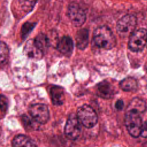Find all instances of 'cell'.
I'll use <instances>...</instances> for the list:
<instances>
[{"label": "cell", "instance_id": "1", "mask_svg": "<svg viewBox=\"0 0 147 147\" xmlns=\"http://www.w3.org/2000/svg\"><path fill=\"white\" fill-rule=\"evenodd\" d=\"M93 39L98 47L105 49H112L116 45L115 36L111 29L105 25L99 26L95 29Z\"/></svg>", "mask_w": 147, "mask_h": 147}, {"label": "cell", "instance_id": "2", "mask_svg": "<svg viewBox=\"0 0 147 147\" xmlns=\"http://www.w3.org/2000/svg\"><path fill=\"white\" fill-rule=\"evenodd\" d=\"M125 123L129 133L133 137L141 135L142 122L140 113L134 110H126Z\"/></svg>", "mask_w": 147, "mask_h": 147}, {"label": "cell", "instance_id": "3", "mask_svg": "<svg viewBox=\"0 0 147 147\" xmlns=\"http://www.w3.org/2000/svg\"><path fill=\"white\" fill-rule=\"evenodd\" d=\"M137 18L133 14H126L121 18L117 24V32L122 37H130L135 30Z\"/></svg>", "mask_w": 147, "mask_h": 147}, {"label": "cell", "instance_id": "4", "mask_svg": "<svg viewBox=\"0 0 147 147\" xmlns=\"http://www.w3.org/2000/svg\"><path fill=\"white\" fill-rule=\"evenodd\" d=\"M77 116L83 125L87 128L92 127L98 121L96 112L87 105H83L78 108Z\"/></svg>", "mask_w": 147, "mask_h": 147}, {"label": "cell", "instance_id": "5", "mask_svg": "<svg viewBox=\"0 0 147 147\" xmlns=\"http://www.w3.org/2000/svg\"><path fill=\"white\" fill-rule=\"evenodd\" d=\"M147 44V30L141 28L134 30L130 36L128 46L134 52L142 51Z\"/></svg>", "mask_w": 147, "mask_h": 147}, {"label": "cell", "instance_id": "6", "mask_svg": "<svg viewBox=\"0 0 147 147\" xmlns=\"http://www.w3.org/2000/svg\"><path fill=\"white\" fill-rule=\"evenodd\" d=\"M67 14L69 20L75 26H81L86 20V14L84 10L75 2H72L69 5Z\"/></svg>", "mask_w": 147, "mask_h": 147}, {"label": "cell", "instance_id": "7", "mask_svg": "<svg viewBox=\"0 0 147 147\" xmlns=\"http://www.w3.org/2000/svg\"><path fill=\"white\" fill-rule=\"evenodd\" d=\"M29 112L32 118L38 123L44 124L49 120V110L45 104H33L29 107Z\"/></svg>", "mask_w": 147, "mask_h": 147}, {"label": "cell", "instance_id": "8", "mask_svg": "<svg viewBox=\"0 0 147 147\" xmlns=\"http://www.w3.org/2000/svg\"><path fill=\"white\" fill-rule=\"evenodd\" d=\"M79 120L75 114L69 115L64 127L65 135L68 139L74 140L79 136L81 128Z\"/></svg>", "mask_w": 147, "mask_h": 147}, {"label": "cell", "instance_id": "9", "mask_svg": "<svg viewBox=\"0 0 147 147\" xmlns=\"http://www.w3.org/2000/svg\"><path fill=\"white\" fill-rule=\"evenodd\" d=\"M24 54L34 60H40L43 56V52L36 45L34 40H29L24 48Z\"/></svg>", "mask_w": 147, "mask_h": 147}, {"label": "cell", "instance_id": "10", "mask_svg": "<svg viewBox=\"0 0 147 147\" xmlns=\"http://www.w3.org/2000/svg\"><path fill=\"white\" fill-rule=\"evenodd\" d=\"M57 49L63 55L69 56L74 49V44L71 38L69 36L63 37L57 44Z\"/></svg>", "mask_w": 147, "mask_h": 147}, {"label": "cell", "instance_id": "11", "mask_svg": "<svg viewBox=\"0 0 147 147\" xmlns=\"http://www.w3.org/2000/svg\"><path fill=\"white\" fill-rule=\"evenodd\" d=\"M50 94L52 103L56 106L61 105L64 101V89L61 87L53 86L50 90Z\"/></svg>", "mask_w": 147, "mask_h": 147}, {"label": "cell", "instance_id": "12", "mask_svg": "<svg viewBox=\"0 0 147 147\" xmlns=\"http://www.w3.org/2000/svg\"><path fill=\"white\" fill-rule=\"evenodd\" d=\"M76 43L80 49H84L88 43V31L86 29H81L76 34Z\"/></svg>", "mask_w": 147, "mask_h": 147}, {"label": "cell", "instance_id": "13", "mask_svg": "<svg viewBox=\"0 0 147 147\" xmlns=\"http://www.w3.org/2000/svg\"><path fill=\"white\" fill-rule=\"evenodd\" d=\"M119 87L125 91L133 92L137 90L138 88V83L134 78L128 77L121 81L119 83Z\"/></svg>", "mask_w": 147, "mask_h": 147}, {"label": "cell", "instance_id": "14", "mask_svg": "<svg viewBox=\"0 0 147 147\" xmlns=\"http://www.w3.org/2000/svg\"><path fill=\"white\" fill-rule=\"evenodd\" d=\"M146 109V102L139 98H134L129 103L126 110H134L141 114L144 113Z\"/></svg>", "mask_w": 147, "mask_h": 147}, {"label": "cell", "instance_id": "15", "mask_svg": "<svg viewBox=\"0 0 147 147\" xmlns=\"http://www.w3.org/2000/svg\"><path fill=\"white\" fill-rule=\"evenodd\" d=\"M12 145L14 146H35L36 144L29 137L20 134L16 136L13 141Z\"/></svg>", "mask_w": 147, "mask_h": 147}, {"label": "cell", "instance_id": "16", "mask_svg": "<svg viewBox=\"0 0 147 147\" xmlns=\"http://www.w3.org/2000/svg\"><path fill=\"white\" fill-rule=\"evenodd\" d=\"M98 91L101 97L110 98L113 95V90L111 85L107 82H100L98 85Z\"/></svg>", "mask_w": 147, "mask_h": 147}, {"label": "cell", "instance_id": "17", "mask_svg": "<svg viewBox=\"0 0 147 147\" xmlns=\"http://www.w3.org/2000/svg\"><path fill=\"white\" fill-rule=\"evenodd\" d=\"M34 41L36 45L43 52L48 49L49 45V41L48 37L43 33L38 34L35 38Z\"/></svg>", "mask_w": 147, "mask_h": 147}, {"label": "cell", "instance_id": "18", "mask_svg": "<svg viewBox=\"0 0 147 147\" xmlns=\"http://www.w3.org/2000/svg\"><path fill=\"white\" fill-rule=\"evenodd\" d=\"M38 0H19L20 5L24 11L29 12L32 10Z\"/></svg>", "mask_w": 147, "mask_h": 147}, {"label": "cell", "instance_id": "19", "mask_svg": "<svg viewBox=\"0 0 147 147\" xmlns=\"http://www.w3.org/2000/svg\"><path fill=\"white\" fill-rule=\"evenodd\" d=\"M9 51L7 45L3 41L1 42V63L3 64L6 62L9 57Z\"/></svg>", "mask_w": 147, "mask_h": 147}, {"label": "cell", "instance_id": "20", "mask_svg": "<svg viewBox=\"0 0 147 147\" xmlns=\"http://www.w3.org/2000/svg\"><path fill=\"white\" fill-rule=\"evenodd\" d=\"M35 25H36V23H32V22H25L22 25V27L21 29L22 37L23 38H25L26 36L30 33V32L34 28Z\"/></svg>", "mask_w": 147, "mask_h": 147}, {"label": "cell", "instance_id": "21", "mask_svg": "<svg viewBox=\"0 0 147 147\" xmlns=\"http://www.w3.org/2000/svg\"><path fill=\"white\" fill-rule=\"evenodd\" d=\"M6 98L2 95L1 98V115L2 118V115H4L5 112L6 111L7 108V100H5Z\"/></svg>", "mask_w": 147, "mask_h": 147}, {"label": "cell", "instance_id": "22", "mask_svg": "<svg viewBox=\"0 0 147 147\" xmlns=\"http://www.w3.org/2000/svg\"><path fill=\"white\" fill-rule=\"evenodd\" d=\"M140 136L142 137L147 138V121L142 124Z\"/></svg>", "mask_w": 147, "mask_h": 147}, {"label": "cell", "instance_id": "23", "mask_svg": "<svg viewBox=\"0 0 147 147\" xmlns=\"http://www.w3.org/2000/svg\"><path fill=\"white\" fill-rule=\"evenodd\" d=\"M123 106H124V103L122 100H118L116 102L115 105L116 109L118 110H121L123 109Z\"/></svg>", "mask_w": 147, "mask_h": 147}]
</instances>
